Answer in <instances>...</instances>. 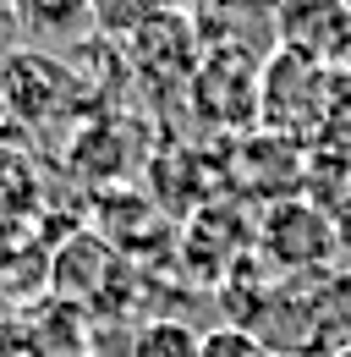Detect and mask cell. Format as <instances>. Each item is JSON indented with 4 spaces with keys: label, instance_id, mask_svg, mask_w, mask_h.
<instances>
[{
    "label": "cell",
    "instance_id": "cell-7",
    "mask_svg": "<svg viewBox=\"0 0 351 357\" xmlns=\"http://www.w3.org/2000/svg\"><path fill=\"white\" fill-rule=\"evenodd\" d=\"M203 357H274L269 341H258L247 324H219L203 335Z\"/></svg>",
    "mask_w": 351,
    "mask_h": 357
},
{
    "label": "cell",
    "instance_id": "cell-5",
    "mask_svg": "<svg viewBox=\"0 0 351 357\" xmlns=\"http://www.w3.org/2000/svg\"><path fill=\"white\" fill-rule=\"evenodd\" d=\"M11 6H17V17H22L28 33H49V39L77 33L93 17V0H11Z\"/></svg>",
    "mask_w": 351,
    "mask_h": 357
},
{
    "label": "cell",
    "instance_id": "cell-4",
    "mask_svg": "<svg viewBox=\"0 0 351 357\" xmlns=\"http://www.w3.org/2000/svg\"><path fill=\"white\" fill-rule=\"evenodd\" d=\"M286 50H302L318 66H351V6L346 0H286Z\"/></svg>",
    "mask_w": 351,
    "mask_h": 357
},
{
    "label": "cell",
    "instance_id": "cell-1",
    "mask_svg": "<svg viewBox=\"0 0 351 357\" xmlns=\"http://www.w3.org/2000/svg\"><path fill=\"white\" fill-rule=\"evenodd\" d=\"M258 121L291 143H324L329 132V66L302 50H274L258 66Z\"/></svg>",
    "mask_w": 351,
    "mask_h": 357
},
{
    "label": "cell",
    "instance_id": "cell-3",
    "mask_svg": "<svg viewBox=\"0 0 351 357\" xmlns=\"http://www.w3.org/2000/svg\"><path fill=\"white\" fill-rule=\"evenodd\" d=\"M192 93H198V110L214 127H253L258 121V66H247L242 50L203 55V66L192 77Z\"/></svg>",
    "mask_w": 351,
    "mask_h": 357
},
{
    "label": "cell",
    "instance_id": "cell-2",
    "mask_svg": "<svg viewBox=\"0 0 351 357\" xmlns=\"http://www.w3.org/2000/svg\"><path fill=\"white\" fill-rule=\"evenodd\" d=\"M335 242H341V231H335V220L313 198H286V204L263 209V220H258V248L286 269L329 264L335 259Z\"/></svg>",
    "mask_w": 351,
    "mask_h": 357
},
{
    "label": "cell",
    "instance_id": "cell-8",
    "mask_svg": "<svg viewBox=\"0 0 351 357\" xmlns=\"http://www.w3.org/2000/svg\"><path fill=\"white\" fill-rule=\"evenodd\" d=\"M351 127V66H335L329 72V132L324 137H341Z\"/></svg>",
    "mask_w": 351,
    "mask_h": 357
},
{
    "label": "cell",
    "instance_id": "cell-6",
    "mask_svg": "<svg viewBox=\"0 0 351 357\" xmlns=\"http://www.w3.org/2000/svg\"><path fill=\"white\" fill-rule=\"evenodd\" d=\"M132 357H203V335L181 319H148L132 341Z\"/></svg>",
    "mask_w": 351,
    "mask_h": 357
}]
</instances>
